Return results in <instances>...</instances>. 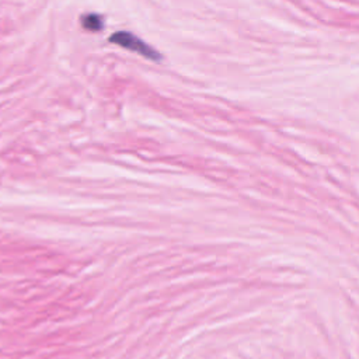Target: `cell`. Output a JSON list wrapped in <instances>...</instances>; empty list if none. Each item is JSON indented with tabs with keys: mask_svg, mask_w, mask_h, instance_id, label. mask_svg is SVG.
I'll use <instances>...</instances> for the list:
<instances>
[{
	"mask_svg": "<svg viewBox=\"0 0 359 359\" xmlns=\"http://www.w3.org/2000/svg\"><path fill=\"white\" fill-rule=\"evenodd\" d=\"M110 43H112L118 47H122L125 50L133 51V52L142 55L143 58L154 61V62L161 59V55L154 48H152L149 44L142 41L139 37H136L128 31H117L115 34H112L110 37Z\"/></svg>",
	"mask_w": 359,
	"mask_h": 359,
	"instance_id": "cell-1",
	"label": "cell"
},
{
	"mask_svg": "<svg viewBox=\"0 0 359 359\" xmlns=\"http://www.w3.org/2000/svg\"><path fill=\"white\" fill-rule=\"evenodd\" d=\"M82 26L89 31H100L104 27V20L97 13H89L82 17Z\"/></svg>",
	"mask_w": 359,
	"mask_h": 359,
	"instance_id": "cell-2",
	"label": "cell"
}]
</instances>
